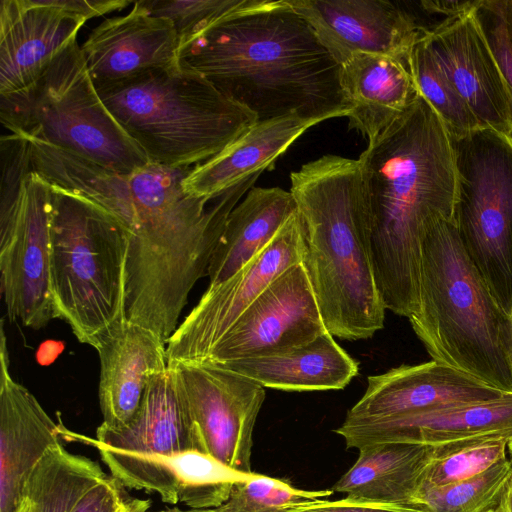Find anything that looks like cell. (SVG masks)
Returning <instances> with one entry per match:
<instances>
[{
    "instance_id": "obj_35",
    "label": "cell",
    "mask_w": 512,
    "mask_h": 512,
    "mask_svg": "<svg viewBox=\"0 0 512 512\" xmlns=\"http://www.w3.org/2000/svg\"><path fill=\"white\" fill-rule=\"evenodd\" d=\"M123 488L116 478L107 475L87 490L70 512H117L128 498Z\"/></svg>"
},
{
    "instance_id": "obj_1",
    "label": "cell",
    "mask_w": 512,
    "mask_h": 512,
    "mask_svg": "<svg viewBox=\"0 0 512 512\" xmlns=\"http://www.w3.org/2000/svg\"><path fill=\"white\" fill-rule=\"evenodd\" d=\"M203 75L258 121L298 114L347 117L340 64L286 0H248L180 48Z\"/></svg>"
},
{
    "instance_id": "obj_17",
    "label": "cell",
    "mask_w": 512,
    "mask_h": 512,
    "mask_svg": "<svg viewBox=\"0 0 512 512\" xmlns=\"http://www.w3.org/2000/svg\"><path fill=\"white\" fill-rule=\"evenodd\" d=\"M347 448L382 442L441 445L486 436L512 437V393L383 419L349 420L334 430Z\"/></svg>"
},
{
    "instance_id": "obj_26",
    "label": "cell",
    "mask_w": 512,
    "mask_h": 512,
    "mask_svg": "<svg viewBox=\"0 0 512 512\" xmlns=\"http://www.w3.org/2000/svg\"><path fill=\"white\" fill-rule=\"evenodd\" d=\"M358 451L355 463L332 486L333 492L352 499L420 510L417 495L434 446L382 442L363 446Z\"/></svg>"
},
{
    "instance_id": "obj_30",
    "label": "cell",
    "mask_w": 512,
    "mask_h": 512,
    "mask_svg": "<svg viewBox=\"0 0 512 512\" xmlns=\"http://www.w3.org/2000/svg\"><path fill=\"white\" fill-rule=\"evenodd\" d=\"M512 479L507 457L483 473L440 487H420L417 506L426 512H486L495 509Z\"/></svg>"
},
{
    "instance_id": "obj_21",
    "label": "cell",
    "mask_w": 512,
    "mask_h": 512,
    "mask_svg": "<svg viewBox=\"0 0 512 512\" xmlns=\"http://www.w3.org/2000/svg\"><path fill=\"white\" fill-rule=\"evenodd\" d=\"M94 348L100 359L101 424L121 428L136 414L150 379L168 369L166 344L154 331L125 321Z\"/></svg>"
},
{
    "instance_id": "obj_9",
    "label": "cell",
    "mask_w": 512,
    "mask_h": 512,
    "mask_svg": "<svg viewBox=\"0 0 512 512\" xmlns=\"http://www.w3.org/2000/svg\"><path fill=\"white\" fill-rule=\"evenodd\" d=\"M50 185L31 171L18 205L0 214V284L12 322L40 329L56 318L50 285Z\"/></svg>"
},
{
    "instance_id": "obj_43",
    "label": "cell",
    "mask_w": 512,
    "mask_h": 512,
    "mask_svg": "<svg viewBox=\"0 0 512 512\" xmlns=\"http://www.w3.org/2000/svg\"><path fill=\"white\" fill-rule=\"evenodd\" d=\"M18 512H33V506L29 499L25 498Z\"/></svg>"
},
{
    "instance_id": "obj_18",
    "label": "cell",
    "mask_w": 512,
    "mask_h": 512,
    "mask_svg": "<svg viewBox=\"0 0 512 512\" xmlns=\"http://www.w3.org/2000/svg\"><path fill=\"white\" fill-rule=\"evenodd\" d=\"M86 20L51 0L0 2V95L22 91L73 41Z\"/></svg>"
},
{
    "instance_id": "obj_4",
    "label": "cell",
    "mask_w": 512,
    "mask_h": 512,
    "mask_svg": "<svg viewBox=\"0 0 512 512\" xmlns=\"http://www.w3.org/2000/svg\"><path fill=\"white\" fill-rule=\"evenodd\" d=\"M432 360L512 393V316L498 304L452 220L421 240L418 305L408 318Z\"/></svg>"
},
{
    "instance_id": "obj_27",
    "label": "cell",
    "mask_w": 512,
    "mask_h": 512,
    "mask_svg": "<svg viewBox=\"0 0 512 512\" xmlns=\"http://www.w3.org/2000/svg\"><path fill=\"white\" fill-rule=\"evenodd\" d=\"M296 211L290 191L253 186L227 218L209 262V286L226 281L264 250Z\"/></svg>"
},
{
    "instance_id": "obj_11",
    "label": "cell",
    "mask_w": 512,
    "mask_h": 512,
    "mask_svg": "<svg viewBox=\"0 0 512 512\" xmlns=\"http://www.w3.org/2000/svg\"><path fill=\"white\" fill-rule=\"evenodd\" d=\"M169 367L203 451L235 470L253 472V431L265 388L238 373L205 363Z\"/></svg>"
},
{
    "instance_id": "obj_6",
    "label": "cell",
    "mask_w": 512,
    "mask_h": 512,
    "mask_svg": "<svg viewBox=\"0 0 512 512\" xmlns=\"http://www.w3.org/2000/svg\"><path fill=\"white\" fill-rule=\"evenodd\" d=\"M50 285L56 318L79 342L95 347L127 321L129 238L91 201L50 185Z\"/></svg>"
},
{
    "instance_id": "obj_2",
    "label": "cell",
    "mask_w": 512,
    "mask_h": 512,
    "mask_svg": "<svg viewBox=\"0 0 512 512\" xmlns=\"http://www.w3.org/2000/svg\"><path fill=\"white\" fill-rule=\"evenodd\" d=\"M370 215V256L385 308L418 305L420 248L429 223L453 221L457 173L450 134L419 94L358 158Z\"/></svg>"
},
{
    "instance_id": "obj_10",
    "label": "cell",
    "mask_w": 512,
    "mask_h": 512,
    "mask_svg": "<svg viewBox=\"0 0 512 512\" xmlns=\"http://www.w3.org/2000/svg\"><path fill=\"white\" fill-rule=\"evenodd\" d=\"M305 232L296 211L271 243L226 281L209 286L166 343L168 365L199 363L283 272L303 262Z\"/></svg>"
},
{
    "instance_id": "obj_25",
    "label": "cell",
    "mask_w": 512,
    "mask_h": 512,
    "mask_svg": "<svg viewBox=\"0 0 512 512\" xmlns=\"http://www.w3.org/2000/svg\"><path fill=\"white\" fill-rule=\"evenodd\" d=\"M209 365L238 373L264 388L297 392L343 389L359 371L357 361L328 331L282 353Z\"/></svg>"
},
{
    "instance_id": "obj_24",
    "label": "cell",
    "mask_w": 512,
    "mask_h": 512,
    "mask_svg": "<svg viewBox=\"0 0 512 512\" xmlns=\"http://www.w3.org/2000/svg\"><path fill=\"white\" fill-rule=\"evenodd\" d=\"M340 84L350 109L349 126L368 141L388 127L418 95L407 62L383 54L352 55L340 67Z\"/></svg>"
},
{
    "instance_id": "obj_14",
    "label": "cell",
    "mask_w": 512,
    "mask_h": 512,
    "mask_svg": "<svg viewBox=\"0 0 512 512\" xmlns=\"http://www.w3.org/2000/svg\"><path fill=\"white\" fill-rule=\"evenodd\" d=\"M478 9L445 18L424 30L430 50L466 101L481 128L511 135L505 79L486 37Z\"/></svg>"
},
{
    "instance_id": "obj_7",
    "label": "cell",
    "mask_w": 512,
    "mask_h": 512,
    "mask_svg": "<svg viewBox=\"0 0 512 512\" xmlns=\"http://www.w3.org/2000/svg\"><path fill=\"white\" fill-rule=\"evenodd\" d=\"M10 132L67 150L122 174L148 164L101 100L77 41L28 88L0 95Z\"/></svg>"
},
{
    "instance_id": "obj_31",
    "label": "cell",
    "mask_w": 512,
    "mask_h": 512,
    "mask_svg": "<svg viewBox=\"0 0 512 512\" xmlns=\"http://www.w3.org/2000/svg\"><path fill=\"white\" fill-rule=\"evenodd\" d=\"M511 440L509 436H486L435 445L420 487L445 486L483 473L507 457Z\"/></svg>"
},
{
    "instance_id": "obj_13",
    "label": "cell",
    "mask_w": 512,
    "mask_h": 512,
    "mask_svg": "<svg viewBox=\"0 0 512 512\" xmlns=\"http://www.w3.org/2000/svg\"><path fill=\"white\" fill-rule=\"evenodd\" d=\"M340 64L356 53L407 62L424 29L400 3L384 0H286Z\"/></svg>"
},
{
    "instance_id": "obj_28",
    "label": "cell",
    "mask_w": 512,
    "mask_h": 512,
    "mask_svg": "<svg viewBox=\"0 0 512 512\" xmlns=\"http://www.w3.org/2000/svg\"><path fill=\"white\" fill-rule=\"evenodd\" d=\"M107 475L97 462L60 444L35 467L24 497L32 503L33 512H70L77 500Z\"/></svg>"
},
{
    "instance_id": "obj_42",
    "label": "cell",
    "mask_w": 512,
    "mask_h": 512,
    "mask_svg": "<svg viewBox=\"0 0 512 512\" xmlns=\"http://www.w3.org/2000/svg\"><path fill=\"white\" fill-rule=\"evenodd\" d=\"M147 512H150V511H147ZM154 512H223V511L221 510V508L219 506H216V507L202 508V509H194V508L181 509L178 507H172V508H166V509L158 510V511H154Z\"/></svg>"
},
{
    "instance_id": "obj_23",
    "label": "cell",
    "mask_w": 512,
    "mask_h": 512,
    "mask_svg": "<svg viewBox=\"0 0 512 512\" xmlns=\"http://www.w3.org/2000/svg\"><path fill=\"white\" fill-rule=\"evenodd\" d=\"M320 122L298 114L256 121L220 153L194 166L183 179V189L195 197L212 198L255 174L272 170L279 156Z\"/></svg>"
},
{
    "instance_id": "obj_33",
    "label": "cell",
    "mask_w": 512,
    "mask_h": 512,
    "mask_svg": "<svg viewBox=\"0 0 512 512\" xmlns=\"http://www.w3.org/2000/svg\"><path fill=\"white\" fill-rule=\"evenodd\" d=\"M248 0H139L152 15L170 20L180 48Z\"/></svg>"
},
{
    "instance_id": "obj_15",
    "label": "cell",
    "mask_w": 512,
    "mask_h": 512,
    "mask_svg": "<svg viewBox=\"0 0 512 512\" xmlns=\"http://www.w3.org/2000/svg\"><path fill=\"white\" fill-rule=\"evenodd\" d=\"M96 449L111 475L124 487L156 493L164 503H182L194 509L221 505L235 484L256 473L240 472L196 450L133 454Z\"/></svg>"
},
{
    "instance_id": "obj_38",
    "label": "cell",
    "mask_w": 512,
    "mask_h": 512,
    "mask_svg": "<svg viewBox=\"0 0 512 512\" xmlns=\"http://www.w3.org/2000/svg\"><path fill=\"white\" fill-rule=\"evenodd\" d=\"M482 0L478 1H422V9L429 13L443 14L446 18L480 7Z\"/></svg>"
},
{
    "instance_id": "obj_20",
    "label": "cell",
    "mask_w": 512,
    "mask_h": 512,
    "mask_svg": "<svg viewBox=\"0 0 512 512\" xmlns=\"http://www.w3.org/2000/svg\"><path fill=\"white\" fill-rule=\"evenodd\" d=\"M505 394L431 360L401 365L369 376L365 393L347 412L345 419L398 417L448 405L490 401Z\"/></svg>"
},
{
    "instance_id": "obj_32",
    "label": "cell",
    "mask_w": 512,
    "mask_h": 512,
    "mask_svg": "<svg viewBox=\"0 0 512 512\" xmlns=\"http://www.w3.org/2000/svg\"><path fill=\"white\" fill-rule=\"evenodd\" d=\"M333 493L332 489L296 488L281 479L255 473L235 484L228 499L219 507L223 512H289Z\"/></svg>"
},
{
    "instance_id": "obj_44",
    "label": "cell",
    "mask_w": 512,
    "mask_h": 512,
    "mask_svg": "<svg viewBox=\"0 0 512 512\" xmlns=\"http://www.w3.org/2000/svg\"><path fill=\"white\" fill-rule=\"evenodd\" d=\"M507 452L510 456V461L512 463V440L508 443V449H507Z\"/></svg>"
},
{
    "instance_id": "obj_22",
    "label": "cell",
    "mask_w": 512,
    "mask_h": 512,
    "mask_svg": "<svg viewBox=\"0 0 512 512\" xmlns=\"http://www.w3.org/2000/svg\"><path fill=\"white\" fill-rule=\"evenodd\" d=\"M62 436L124 453L172 454L188 450L205 453L170 367L150 379L136 414L125 426L112 429L101 424L95 439L64 427Z\"/></svg>"
},
{
    "instance_id": "obj_39",
    "label": "cell",
    "mask_w": 512,
    "mask_h": 512,
    "mask_svg": "<svg viewBox=\"0 0 512 512\" xmlns=\"http://www.w3.org/2000/svg\"><path fill=\"white\" fill-rule=\"evenodd\" d=\"M483 4L500 18L506 30L508 41L512 47V0H483Z\"/></svg>"
},
{
    "instance_id": "obj_3",
    "label": "cell",
    "mask_w": 512,
    "mask_h": 512,
    "mask_svg": "<svg viewBox=\"0 0 512 512\" xmlns=\"http://www.w3.org/2000/svg\"><path fill=\"white\" fill-rule=\"evenodd\" d=\"M305 232L303 263L329 333L371 338L384 326L370 256V215L361 165L327 154L290 174Z\"/></svg>"
},
{
    "instance_id": "obj_45",
    "label": "cell",
    "mask_w": 512,
    "mask_h": 512,
    "mask_svg": "<svg viewBox=\"0 0 512 512\" xmlns=\"http://www.w3.org/2000/svg\"><path fill=\"white\" fill-rule=\"evenodd\" d=\"M486 512H496V511H495V509H490V510H488Z\"/></svg>"
},
{
    "instance_id": "obj_8",
    "label": "cell",
    "mask_w": 512,
    "mask_h": 512,
    "mask_svg": "<svg viewBox=\"0 0 512 512\" xmlns=\"http://www.w3.org/2000/svg\"><path fill=\"white\" fill-rule=\"evenodd\" d=\"M453 223L468 257L512 316V136L478 128L451 136Z\"/></svg>"
},
{
    "instance_id": "obj_36",
    "label": "cell",
    "mask_w": 512,
    "mask_h": 512,
    "mask_svg": "<svg viewBox=\"0 0 512 512\" xmlns=\"http://www.w3.org/2000/svg\"><path fill=\"white\" fill-rule=\"evenodd\" d=\"M289 512H426L392 504L369 502L345 497L339 500L319 499Z\"/></svg>"
},
{
    "instance_id": "obj_40",
    "label": "cell",
    "mask_w": 512,
    "mask_h": 512,
    "mask_svg": "<svg viewBox=\"0 0 512 512\" xmlns=\"http://www.w3.org/2000/svg\"><path fill=\"white\" fill-rule=\"evenodd\" d=\"M150 508L149 500L127 498L117 512H147Z\"/></svg>"
},
{
    "instance_id": "obj_16",
    "label": "cell",
    "mask_w": 512,
    "mask_h": 512,
    "mask_svg": "<svg viewBox=\"0 0 512 512\" xmlns=\"http://www.w3.org/2000/svg\"><path fill=\"white\" fill-rule=\"evenodd\" d=\"M0 324V512H18L33 470L62 444L63 426L11 376L4 318Z\"/></svg>"
},
{
    "instance_id": "obj_37",
    "label": "cell",
    "mask_w": 512,
    "mask_h": 512,
    "mask_svg": "<svg viewBox=\"0 0 512 512\" xmlns=\"http://www.w3.org/2000/svg\"><path fill=\"white\" fill-rule=\"evenodd\" d=\"M55 6L84 20L121 10L134 1L127 0H51Z\"/></svg>"
},
{
    "instance_id": "obj_34",
    "label": "cell",
    "mask_w": 512,
    "mask_h": 512,
    "mask_svg": "<svg viewBox=\"0 0 512 512\" xmlns=\"http://www.w3.org/2000/svg\"><path fill=\"white\" fill-rule=\"evenodd\" d=\"M478 16L505 79L509 97L512 135V47L508 41L502 21L496 14L484 6L483 0L478 9Z\"/></svg>"
},
{
    "instance_id": "obj_41",
    "label": "cell",
    "mask_w": 512,
    "mask_h": 512,
    "mask_svg": "<svg viewBox=\"0 0 512 512\" xmlns=\"http://www.w3.org/2000/svg\"><path fill=\"white\" fill-rule=\"evenodd\" d=\"M496 512H512V479L503 493L500 502L495 508Z\"/></svg>"
},
{
    "instance_id": "obj_12",
    "label": "cell",
    "mask_w": 512,
    "mask_h": 512,
    "mask_svg": "<svg viewBox=\"0 0 512 512\" xmlns=\"http://www.w3.org/2000/svg\"><path fill=\"white\" fill-rule=\"evenodd\" d=\"M326 331L307 270L300 262L276 278L199 363L223 364L282 353Z\"/></svg>"
},
{
    "instance_id": "obj_29",
    "label": "cell",
    "mask_w": 512,
    "mask_h": 512,
    "mask_svg": "<svg viewBox=\"0 0 512 512\" xmlns=\"http://www.w3.org/2000/svg\"><path fill=\"white\" fill-rule=\"evenodd\" d=\"M423 33L413 45L407 60L417 91L438 114L451 136L481 128L476 116L433 55Z\"/></svg>"
},
{
    "instance_id": "obj_19",
    "label": "cell",
    "mask_w": 512,
    "mask_h": 512,
    "mask_svg": "<svg viewBox=\"0 0 512 512\" xmlns=\"http://www.w3.org/2000/svg\"><path fill=\"white\" fill-rule=\"evenodd\" d=\"M80 48L95 86L179 65L180 41L172 22L150 14L139 0L128 14L95 27Z\"/></svg>"
},
{
    "instance_id": "obj_5",
    "label": "cell",
    "mask_w": 512,
    "mask_h": 512,
    "mask_svg": "<svg viewBox=\"0 0 512 512\" xmlns=\"http://www.w3.org/2000/svg\"><path fill=\"white\" fill-rule=\"evenodd\" d=\"M95 87L148 162L161 166L201 164L258 121L203 75L180 64Z\"/></svg>"
}]
</instances>
